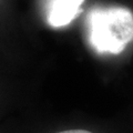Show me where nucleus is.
Returning <instances> with one entry per match:
<instances>
[{
  "label": "nucleus",
  "instance_id": "obj_1",
  "mask_svg": "<svg viewBox=\"0 0 133 133\" xmlns=\"http://www.w3.org/2000/svg\"><path fill=\"white\" fill-rule=\"evenodd\" d=\"M85 22L89 43L98 53L120 55L133 41V12L125 7H93Z\"/></svg>",
  "mask_w": 133,
  "mask_h": 133
},
{
  "label": "nucleus",
  "instance_id": "obj_2",
  "mask_svg": "<svg viewBox=\"0 0 133 133\" xmlns=\"http://www.w3.org/2000/svg\"><path fill=\"white\" fill-rule=\"evenodd\" d=\"M84 0H45V19L52 28L70 24L82 10Z\"/></svg>",
  "mask_w": 133,
  "mask_h": 133
},
{
  "label": "nucleus",
  "instance_id": "obj_3",
  "mask_svg": "<svg viewBox=\"0 0 133 133\" xmlns=\"http://www.w3.org/2000/svg\"><path fill=\"white\" fill-rule=\"evenodd\" d=\"M58 133H92V132L87 131V130H68V131H62Z\"/></svg>",
  "mask_w": 133,
  "mask_h": 133
}]
</instances>
